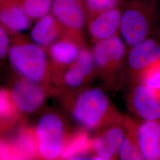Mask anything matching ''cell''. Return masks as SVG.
<instances>
[{
	"label": "cell",
	"instance_id": "24",
	"mask_svg": "<svg viewBox=\"0 0 160 160\" xmlns=\"http://www.w3.org/2000/svg\"><path fill=\"white\" fill-rule=\"evenodd\" d=\"M87 79L82 71L74 63L66 69L61 78L64 84L71 88L82 86Z\"/></svg>",
	"mask_w": 160,
	"mask_h": 160
},
{
	"label": "cell",
	"instance_id": "9",
	"mask_svg": "<svg viewBox=\"0 0 160 160\" xmlns=\"http://www.w3.org/2000/svg\"><path fill=\"white\" fill-rule=\"evenodd\" d=\"M121 120L109 126L96 137L92 139V157L94 160H114L118 156L125 137V126L118 125Z\"/></svg>",
	"mask_w": 160,
	"mask_h": 160
},
{
	"label": "cell",
	"instance_id": "10",
	"mask_svg": "<svg viewBox=\"0 0 160 160\" xmlns=\"http://www.w3.org/2000/svg\"><path fill=\"white\" fill-rule=\"evenodd\" d=\"M129 102L133 112L143 121L160 120V97L139 82L132 91Z\"/></svg>",
	"mask_w": 160,
	"mask_h": 160
},
{
	"label": "cell",
	"instance_id": "12",
	"mask_svg": "<svg viewBox=\"0 0 160 160\" xmlns=\"http://www.w3.org/2000/svg\"><path fill=\"white\" fill-rule=\"evenodd\" d=\"M160 60V39L153 34L131 47L128 57L129 67L138 74Z\"/></svg>",
	"mask_w": 160,
	"mask_h": 160
},
{
	"label": "cell",
	"instance_id": "21",
	"mask_svg": "<svg viewBox=\"0 0 160 160\" xmlns=\"http://www.w3.org/2000/svg\"><path fill=\"white\" fill-rule=\"evenodd\" d=\"M86 12V18L96 15L102 12L114 8H121L123 0H82Z\"/></svg>",
	"mask_w": 160,
	"mask_h": 160
},
{
	"label": "cell",
	"instance_id": "17",
	"mask_svg": "<svg viewBox=\"0 0 160 160\" xmlns=\"http://www.w3.org/2000/svg\"><path fill=\"white\" fill-rule=\"evenodd\" d=\"M92 139L86 129H81L69 135L61 159L78 160L92 153Z\"/></svg>",
	"mask_w": 160,
	"mask_h": 160
},
{
	"label": "cell",
	"instance_id": "3",
	"mask_svg": "<svg viewBox=\"0 0 160 160\" xmlns=\"http://www.w3.org/2000/svg\"><path fill=\"white\" fill-rule=\"evenodd\" d=\"M159 0H129L122 7L120 33L132 47L153 34Z\"/></svg>",
	"mask_w": 160,
	"mask_h": 160
},
{
	"label": "cell",
	"instance_id": "7",
	"mask_svg": "<svg viewBox=\"0 0 160 160\" xmlns=\"http://www.w3.org/2000/svg\"><path fill=\"white\" fill-rule=\"evenodd\" d=\"M96 68L104 73H110L119 68L126 53L125 44L119 34L95 42L92 50Z\"/></svg>",
	"mask_w": 160,
	"mask_h": 160
},
{
	"label": "cell",
	"instance_id": "16",
	"mask_svg": "<svg viewBox=\"0 0 160 160\" xmlns=\"http://www.w3.org/2000/svg\"><path fill=\"white\" fill-rule=\"evenodd\" d=\"M8 137L15 151L17 160L39 158L34 128L22 124Z\"/></svg>",
	"mask_w": 160,
	"mask_h": 160
},
{
	"label": "cell",
	"instance_id": "23",
	"mask_svg": "<svg viewBox=\"0 0 160 160\" xmlns=\"http://www.w3.org/2000/svg\"><path fill=\"white\" fill-rule=\"evenodd\" d=\"M88 79L96 68L92 51L84 45L80 48L79 53L74 62Z\"/></svg>",
	"mask_w": 160,
	"mask_h": 160
},
{
	"label": "cell",
	"instance_id": "19",
	"mask_svg": "<svg viewBox=\"0 0 160 160\" xmlns=\"http://www.w3.org/2000/svg\"><path fill=\"white\" fill-rule=\"evenodd\" d=\"M124 126L125 134L120 146L119 157L122 160H144L138 142L137 124L126 120Z\"/></svg>",
	"mask_w": 160,
	"mask_h": 160
},
{
	"label": "cell",
	"instance_id": "8",
	"mask_svg": "<svg viewBox=\"0 0 160 160\" xmlns=\"http://www.w3.org/2000/svg\"><path fill=\"white\" fill-rule=\"evenodd\" d=\"M84 42L72 36L63 34L48 49L53 73L57 71V76L63 74L66 69L74 63L79 53L80 48Z\"/></svg>",
	"mask_w": 160,
	"mask_h": 160
},
{
	"label": "cell",
	"instance_id": "18",
	"mask_svg": "<svg viewBox=\"0 0 160 160\" xmlns=\"http://www.w3.org/2000/svg\"><path fill=\"white\" fill-rule=\"evenodd\" d=\"M20 115L10 90L0 87V133L12 129Z\"/></svg>",
	"mask_w": 160,
	"mask_h": 160
},
{
	"label": "cell",
	"instance_id": "15",
	"mask_svg": "<svg viewBox=\"0 0 160 160\" xmlns=\"http://www.w3.org/2000/svg\"><path fill=\"white\" fill-rule=\"evenodd\" d=\"M64 33L62 27L52 12L36 21L30 33V39L48 49Z\"/></svg>",
	"mask_w": 160,
	"mask_h": 160
},
{
	"label": "cell",
	"instance_id": "2",
	"mask_svg": "<svg viewBox=\"0 0 160 160\" xmlns=\"http://www.w3.org/2000/svg\"><path fill=\"white\" fill-rule=\"evenodd\" d=\"M76 122L86 130L94 131L120 120L116 116L109 98L100 88H92L81 92L72 106Z\"/></svg>",
	"mask_w": 160,
	"mask_h": 160
},
{
	"label": "cell",
	"instance_id": "4",
	"mask_svg": "<svg viewBox=\"0 0 160 160\" xmlns=\"http://www.w3.org/2000/svg\"><path fill=\"white\" fill-rule=\"evenodd\" d=\"M34 131L39 158L61 159L69 136L61 117L55 113H47L41 117Z\"/></svg>",
	"mask_w": 160,
	"mask_h": 160
},
{
	"label": "cell",
	"instance_id": "14",
	"mask_svg": "<svg viewBox=\"0 0 160 160\" xmlns=\"http://www.w3.org/2000/svg\"><path fill=\"white\" fill-rule=\"evenodd\" d=\"M138 142L143 159L160 160V120L137 124Z\"/></svg>",
	"mask_w": 160,
	"mask_h": 160
},
{
	"label": "cell",
	"instance_id": "20",
	"mask_svg": "<svg viewBox=\"0 0 160 160\" xmlns=\"http://www.w3.org/2000/svg\"><path fill=\"white\" fill-rule=\"evenodd\" d=\"M26 14L33 22L51 12L53 0H19Z\"/></svg>",
	"mask_w": 160,
	"mask_h": 160
},
{
	"label": "cell",
	"instance_id": "13",
	"mask_svg": "<svg viewBox=\"0 0 160 160\" xmlns=\"http://www.w3.org/2000/svg\"><path fill=\"white\" fill-rule=\"evenodd\" d=\"M32 22L19 0H0V24L12 36L22 34Z\"/></svg>",
	"mask_w": 160,
	"mask_h": 160
},
{
	"label": "cell",
	"instance_id": "22",
	"mask_svg": "<svg viewBox=\"0 0 160 160\" xmlns=\"http://www.w3.org/2000/svg\"><path fill=\"white\" fill-rule=\"evenodd\" d=\"M138 77L141 83L153 90L160 97V60L145 69Z\"/></svg>",
	"mask_w": 160,
	"mask_h": 160
},
{
	"label": "cell",
	"instance_id": "11",
	"mask_svg": "<svg viewBox=\"0 0 160 160\" xmlns=\"http://www.w3.org/2000/svg\"><path fill=\"white\" fill-rule=\"evenodd\" d=\"M122 7L102 12L87 19V25L92 40L106 39L120 32Z\"/></svg>",
	"mask_w": 160,
	"mask_h": 160
},
{
	"label": "cell",
	"instance_id": "25",
	"mask_svg": "<svg viewBox=\"0 0 160 160\" xmlns=\"http://www.w3.org/2000/svg\"><path fill=\"white\" fill-rule=\"evenodd\" d=\"M10 36L8 32L0 24V63L4 62L8 58L12 41Z\"/></svg>",
	"mask_w": 160,
	"mask_h": 160
},
{
	"label": "cell",
	"instance_id": "1",
	"mask_svg": "<svg viewBox=\"0 0 160 160\" xmlns=\"http://www.w3.org/2000/svg\"><path fill=\"white\" fill-rule=\"evenodd\" d=\"M8 58L19 77L48 87L52 67L47 50L22 34L12 36Z\"/></svg>",
	"mask_w": 160,
	"mask_h": 160
},
{
	"label": "cell",
	"instance_id": "5",
	"mask_svg": "<svg viewBox=\"0 0 160 160\" xmlns=\"http://www.w3.org/2000/svg\"><path fill=\"white\" fill-rule=\"evenodd\" d=\"M51 12L62 27L63 34L84 42L87 18L82 0H53Z\"/></svg>",
	"mask_w": 160,
	"mask_h": 160
},
{
	"label": "cell",
	"instance_id": "6",
	"mask_svg": "<svg viewBox=\"0 0 160 160\" xmlns=\"http://www.w3.org/2000/svg\"><path fill=\"white\" fill-rule=\"evenodd\" d=\"M12 96L22 114H31L39 110L46 102L48 87L18 77L12 83Z\"/></svg>",
	"mask_w": 160,
	"mask_h": 160
}]
</instances>
